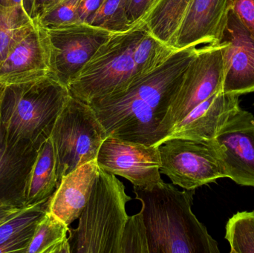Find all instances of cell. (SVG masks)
Segmentation results:
<instances>
[{"label":"cell","instance_id":"obj_1","mask_svg":"<svg viewBox=\"0 0 254 253\" xmlns=\"http://www.w3.org/2000/svg\"><path fill=\"white\" fill-rule=\"evenodd\" d=\"M197 51L196 47L176 51L126 89L89 103L108 137L157 147L170 101Z\"/></svg>","mask_w":254,"mask_h":253},{"label":"cell","instance_id":"obj_2","mask_svg":"<svg viewBox=\"0 0 254 253\" xmlns=\"http://www.w3.org/2000/svg\"><path fill=\"white\" fill-rule=\"evenodd\" d=\"M195 190L162 182L149 190L134 188L141 203L149 253H219L218 243L192 212Z\"/></svg>","mask_w":254,"mask_h":253},{"label":"cell","instance_id":"obj_3","mask_svg":"<svg viewBox=\"0 0 254 253\" xmlns=\"http://www.w3.org/2000/svg\"><path fill=\"white\" fill-rule=\"evenodd\" d=\"M69 97L68 88L52 75L5 86L0 116L9 139L30 141L40 148Z\"/></svg>","mask_w":254,"mask_h":253},{"label":"cell","instance_id":"obj_4","mask_svg":"<svg viewBox=\"0 0 254 253\" xmlns=\"http://www.w3.org/2000/svg\"><path fill=\"white\" fill-rule=\"evenodd\" d=\"M131 200L116 175L100 169L78 225L68 228L71 253H122L126 205Z\"/></svg>","mask_w":254,"mask_h":253},{"label":"cell","instance_id":"obj_5","mask_svg":"<svg viewBox=\"0 0 254 253\" xmlns=\"http://www.w3.org/2000/svg\"><path fill=\"white\" fill-rule=\"evenodd\" d=\"M146 30L141 20L113 33L67 87L70 95L89 104L126 89L136 77L133 52Z\"/></svg>","mask_w":254,"mask_h":253},{"label":"cell","instance_id":"obj_6","mask_svg":"<svg viewBox=\"0 0 254 253\" xmlns=\"http://www.w3.org/2000/svg\"><path fill=\"white\" fill-rule=\"evenodd\" d=\"M50 138L56 154L59 185L63 177L96 160L108 135L90 105L70 95Z\"/></svg>","mask_w":254,"mask_h":253},{"label":"cell","instance_id":"obj_7","mask_svg":"<svg viewBox=\"0 0 254 253\" xmlns=\"http://www.w3.org/2000/svg\"><path fill=\"white\" fill-rule=\"evenodd\" d=\"M222 43H216L198 49L170 101L168 111L161 123V141L158 146L195 107L222 91Z\"/></svg>","mask_w":254,"mask_h":253},{"label":"cell","instance_id":"obj_8","mask_svg":"<svg viewBox=\"0 0 254 253\" xmlns=\"http://www.w3.org/2000/svg\"><path fill=\"white\" fill-rule=\"evenodd\" d=\"M160 172L184 190H196L225 178L214 141L172 138L158 146Z\"/></svg>","mask_w":254,"mask_h":253},{"label":"cell","instance_id":"obj_9","mask_svg":"<svg viewBox=\"0 0 254 253\" xmlns=\"http://www.w3.org/2000/svg\"><path fill=\"white\" fill-rule=\"evenodd\" d=\"M47 32L50 74L66 87L114 33L87 22H77L47 30Z\"/></svg>","mask_w":254,"mask_h":253},{"label":"cell","instance_id":"obj_10","mask_svg":"<svg viewBox=\"0 0 254 253\" xmlns=\"http://www.w3.org/2000/svg\"><path fill=\"white\" fill-rule=\"evenodd\" d=\"M96 161L100 169L126 178L134 188L149 190L163 181L156 146L109 136L100 148Z\"/></svg>","mask_w":254,"mask_h":253},{"label":"cell","instance_id":"obj_11","mask_svg":"<svg viewBox=\"0 0 254 253\" xmlns=\"http://www.w3.org/2000/svg\"><path fill=\"white\" fill-rule=\"evenodd\" d=\"M225 178L254 187V116L241 108L214 139Z\"/></svg>","mask_w":254,"mask_h":253},{"label":"cell","instance_id":"obj_12","mask_svg":"<svg viewBox=\"0 0 254 253\" xmlns=\"http://www.w3.org/2000/svg\"><path fill=\"white\" fill-rule=\"evenodd\" d=\"M218 43H222V92L241 96L254 92V38L232 9Z\"/></svg>","mask_w":254,"mask_h":253},{"label":"cell","instance_id":"obj_13","mask_svg":"<svg viewBox=\"0 0 254 253\" xmlns=\"http://www.w3.org/2000/svg\"><path fill=\"white\" fill-rule=\"evenodd\" d=\"M47 30L34 25L13 45L0 65V83L19 84L51 75Z\"/></svg>","mask_w":254,"mask_h":253},{"label":"cell","instance_id":"obj_14","mask_svg":"<svg viewBox=\"0 0 254 253\" xmlns=\"http://www.w3.org/2000/svg\"><path fill=\"white\" fill-rule=\"evenodd\" d=\"M38 150L30 141L9 139L0 116V206L27 207L28 180Z\"/></svg>","mask_w":254,"mask_h":253},{"label":"cell","instance_id":"obj_15","mask_svg":"<svg viewBox=\"0 0 254 253\" xmlns=\"http://www.w3.org/2000/svg\"><path fill=\"white\" fill-rule=\"evenodd\" d=\"M240 97L222 91L217 92L195 107L172 129L162 143L172 138L214 141L219 131L240 109Z\"/></svg>","mask_w":254,"mask_h":253},{"label":"cell","instance_id":"obj_16","mask_svg":"<svg viewBox=\"0 0 254 253\" xmlns=\"http://www.w3.org/2000/svg\"><path fill=\"white\" fill-rule=\"evenodd\" d=\"M231 10V0H192L176 36L175 49L218 43Z\"/></svg>","mask_w":254,"mask_h":253},{"label":"cell","instance_id":"obj_17","mask_svg":"<svg viewBox=\"0 0 254 253\" xmlns=\"http://www.w3.org/2000/svg\"><path fill=\"white\" fill-rule=\"evenodd\" d=\"M99 171L95 160L63 177L49 199V212L69 227L78 219L87 204Z\"/></svg>","mask_w":254,"mask_h":253},{"label":"cell","instance_id":"obj_18","mask_svg":"<svg viewBox=\"0 0 254 253\" xmlns=\"http://www.w3.org/2000/svg\"><path fill=\"white\" fill-rule=\"evenodd\" d=\"M58 187V166L55 148L49 138L39 148L30 174L27 189L26 206L49 200Z\"/></svg>","mask_w":254,"mask_h":253},{"label":"cell","instance_id":"obj_19","mask_svg":"<svg viewBox=\"0 0 254 253\" xmlns=\"http://www.w3.org/2000/svg\"><path fill=\"white\" fill-rule=\"evenodd\" d=\"M192 1L155 0L143 19L148 31L160 41L175 49L176 36Z\"/></svg>","mask_w":254,"mask_h":253},{"label":"cell","instance_id":"obj_20","mask_svg":"<svg viewBox=\"0 0 254 253\" xmlns=\"http://www.w3.org/2000/svg\"><path fill=\"white\" fill-rule=\"evenodd\" d=\"M68 228L65 223L48 211L39 221L25 253H71Z\"/></svg>","mask_w":254,"mask_h":253},{"label":"cell","instance_id":"obj_21","mask_svg":"<svg viewBox=\"0 0 254 253\" xmlns=\"http://www.w3.org/2000/svg\"><path fill=\"white\" fill-rule=\"evenodd\" d=\"M176 51L154 37L146 28L133 52L136 77L155 69Z\"/></svg>","mask_w":254,"mask_h":253},{"label":"cell","instance_id":"obj_22","mask_svg":"<svg viewBox=\"0 0 254 253\" xmlns=\"http://www.w3.org/2000/svg\"><path fill=\"white\" fill-rule=\"evenodd\" d=\"M23 6H0V65L13 45L34 25Z\"/></svg>","mask_w":254,"mask_h":253},{"label":"cell","instance_id":"obj_23","mask_svg":"<svg viewBox=\"0 0 254 253\" xmlns=\"http://www.w3.org/2000/svg\"><path fill=\"white\" fill-rule=\"evenodd\" d=\"M225 239L231 253H254V211L239 212L226 224Z\"/></svg>","mask_w":254,"mask_h":253},{"label":"cell","instance_id":"obj_24","mask_svg":"<svg viewBox=\"0 0 254 253\" xmlns=\"http://www.w3.org/2000/svg\"><path fill=\"white\" fill-rule=\"evenodd\" d=\"M49 200L25 208L22 212L0 225V245L36 228L49 211Z\"/></svg>","mask_w":254,"mask_h":253},{"label":"cell","instance_id":"obj_25","mask_svg":"<svg viewBox=\"0 0 254 253\" xmlns=\"http://www.w3.org/2000/svg\"><path fill=\"white\" fill-rule=\"evenodd\" d=\"M86 22L114 33L126 31L134 25L127 18V0H104Z\"/></svg>","mask_w":254,"mask_h":253},{"label":"cell","instance_id":"obj_26","mask_svg":"<svg viewBox=\"0 0 254 253\" xmlns=\"http://www.w3.org/2000/svg\"><path fill=\"white\" fill-rule=\"evenodd\" d=\"M80 0H59L46 9L37 19L45 29H54L80 22L78 9Z\"/></svg>","mask_w":254,"mask_h":253},{"label":"cell","instance_id":"obj_27","mask_svg":"<svg viewBox=\"0 0 254 253\" xmlns=\"http://www.w3.org/2000/svg\"><path fill=\"white\" fill-rule=\"evenodd\" d=\"M122 253H149L147 233L141 211L128 216L122 238Z\"/></svg>","mask_w":254,"mask_h":253},{"label":"cell","instance_id":"obj_28","mask_svg":"<svg viewBox=\"0 0 254 253\" xmlns=\"http://www.w3.org/2000/svg\"><path fill=\"white\" fill-rule=\"evenodd\" d=\"M231 9L254 38V0H231Z\"/></svg>","mask_w":254,"mask_h":253},{"label":"cell","instance_id":"obj_29","mask_svg":"<svg viewBox=\"0 0 254 253\" xmlns=\"http://www.w3.org/2000/svg\"><path fill=\"white\" fill-rule=\"evenodd\" d=\"M155 0H127V14L131 25L143 20Z\"/></svg>","mask_w":254,"mask_h":253},{"label":"cell","instance_id":"obj_30","mask_svg":"<svg viewBox=\"0 0 254 253\" xmlns=\"http://www.w3.org/2000/svg\"><path fill=\"white\" fill-rule=\"evenodd\" d=\"M35 229L30 230L28 233H25L19 237L1 244L0 245V253H25L27 248H28L31 240H32Z\"/></svg>","mask_w":254,"mask_h":253},{"label":"cell","instance_id":"obj_31","mask_svg":"<svg viewBox=\"0 0 254 253\" xmlns=\"http://www.w3.org/2000/svg\"><path fill=\"white\" fill-rule=\"evenodd\" d=\"M58 1L59 0H23L22 6L30 18L37 20L46 9Z\"/></svg>","mask_w":254,"mask_h":253},{"label":"cell","instance_id":"obj_32","mask_svg":"<svg viewBox=\"0 0 254 253\" xmlns=\"http://www.w3.org/2000/svg\"><path fill=\"white\" fill-rule=\"evenodd\" d=\"M104 0H80L79 5V20L86 22L104 2Z\"/></svg>","mask_w":254,"mask_h":253},{"label":"cell","instance_id":"obj_33","mask_svg":"<svg viewBox=\"0 0 254 253\" xmlns=\"http://www.w3.org/2000/svg\"><path fill=\"white\" fill-rule=\"evenodd\" d=\"M28 207V206H27ZM26 207H19L13 206H0V225L7 220L13 218L16 215L22 212Z\"/></svg>","mask_w":254,"mask_h":253},{"label":"cell","instance_id":"obj_34","mask_svg":"<svg viewBox=\"0 0 254 253\" xmlns=\"http://www.w3.org/2000/svg\"><path fill=\"white\" fill-rule=\"evenodd\" d=\"M0 6L4 7H10L7 0H0Z\"/></svg>","mask_w":254,"mask_h":253},{"label":"cell","instance_id":"obj_35","mask_svg":"<svg viewBox=\"0 0 254 253\" xmlns=\"http://www.w3.org/2000/svg\"><path fill=\"white\" fill-rule=\"evenodd\" d=\"M4 85L1 84V83H0V89H1V88L4 87Z\"/></svg>","mask_w":254,"mask_h":253}]
</instances>
